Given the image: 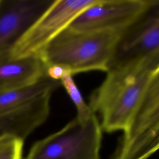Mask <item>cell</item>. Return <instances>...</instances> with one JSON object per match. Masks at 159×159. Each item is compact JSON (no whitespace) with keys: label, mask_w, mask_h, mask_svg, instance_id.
I'll return each mask as SVG.
<instances>
[{"label":"cell","mask_w":159,"mask_h":159,"mask_svg":"<svg viewBox=\"0 0 159 159\" xmlns=\"http://www.w3.org/2000/svg\"><path fill=\"white\" fill-rule=\"evenodd\" d=\"M2 90H4V89H2L0 88V91H2Z\"/></svg>","instance_id":"obj_14"},{"label":"cell","mask_w":159,"mask_h":159,"mask_svg":"<svg viewBox=\"0 0 159 159\" xmlns=\"http://www.w3.org/2000/svg\"><path fill=\"white\" fill-rule=\"evenodd\" d=\"M1 1H2V0H0V4H1Z\"/></svg>","instance_id":"obj_15"},{"label":"cell","mask_w":159,"mask_h":159,"mask_svg":"<svg viewBox=\"0 0 159 159\" xmlns=\"http://www.w3.org/2000/svg\"><path fill=\"white\" fill-rule=\"evenodd\" d=\"M60 81L61 85L65 88L70 98L75 104L77 111L76 117L78 118L86 119L95 114L89 104L83 99L79 88L73 78V75L66 73Z\"/></svg>","instance_id":"obj_12"},{"label":"cell","mask_w":159,"mask_h":159,"mask_svg":"<svg viewBox=\"0 0 159 159\" xmlns=\"http://www.w3.org/2000/svg\"><path fill=\"white\" fill-rule=\"evenodd\" d=\"M159 74V53L109 69L90 96L89 106L102 130H124L152 79Z\"/></svg>","instance_id":"obj_1"},{"label":"cell","mask_w":159,"mask_h":159,"mask_svg":"<svg viewBox=\"0 0 159 159\" xmlns=\"http://www.w3.org/2000/svg\"><path fill=\"white\" fill-rule=\"evenodd\" d=\"M45 75V67L38 57L0 59V88L4 90L31 84Z\"/></svg>","instance_id":"obj_10"},{"label":"cell","mask_w":159,"mask_h":159,"mask_svg":"<svg viewBox=\"0 0 159 159\" xmlns=\"http://www.w3.org/2000/svg\"><path fill=\"white\" fill-rule=\"evenodd\" d=\"M159 147V74L132 114L114 159H147Z\"/></svg>","instance_id":"obj_4"},{"label":"cell","mask_w":159,"mask_h":159,"mask_svg":"<svg viewBox=\"0 0 159 159\" xmlns=\"http://www.w3.org/2000/svg\"><path fill=\"white\" fill-rule=\"evenodd\" d=\"M24 140L10 134L0 136V159H22Z\"/></svg>","instance_id":"obj_13"},{"label":"cell","mask_w":159,"mask_h":159,"mask_svg":"<svg viewBox=\"0 0 159 159\" xmlns=\"http://www.w3.org/2000/svg\"><path fill=\"white\" fill-rule=\"evenodd\" d=\"M159 0H98L84 10L70 27L81 30L123 32Z\"/></svg>","instance_id":"obj_6"},{"label":"cell","mask_w":159,"mask_h":159,"mask_svg":"<svg viewBox=\"0 0 159 159\" xmlns=\"http://www.w3.org/2000/svg\"><path fill=\"white\" fill-rule=\"evenodd\" d=\"M122 32L81 30L70 26L55 37L37 55L47 68L60 66L67 73L107 72Z\"/></svg>","instance_id":"obj_2"},{"label":"cell","mask_w":159,"mask_h":159,"mask_svg":"<svg viewBox=\"0 0 159 159\" xmlns=\"http://www.w3.org/2000/svg\"><path fill=\"white\" fill-rule=\"evenodd\" d=\"M53 0L2 1L0 4V59L50 6Z\"/></svg>","instance_id":"obj_8"},{"label":"cell","mask_w":159,"mask_h":159,"mask_svg":"<svg viewBox=\"0 0 159 159\" xmlns=\"http://www.w3.org/2000/svg\"><path fill=\"white\" fill-rule=\"evenodd\" d=\"M156 53H159V2L121 33L109 70Z\"/></svg>","instance_id":"obj_7"},{"label":"cell","mask_w":159,"mask_h":159,"mask_svg":"<svg viewBox=\"0 0 159 159\" xmlns=\"http://www.w3.org/2000/svg\"><path fill=\"white\" fill-rule=\"evenodd\" d=\"M102 129L96 114L76 117L58 131L36 142L25 159H99Z\"/></svg>","instance_id":"obj_3"},{"label":"cell","mask_w":159,"mask_h":159,"mask_svg":"<svg viewBox=\"0 0 159 159\" xmlns=\"http://www.w3.org/2000/svg\"><path fill=\"white\" fill-rule=\"evenodd\" d=\"M98 0H53L12 47L9 58L37 57L74 19Z\"/></svg>","instance_id":"obj_5"},{"label":"cell","mask_w":159,"mask_h":159,"mask_svg":"<svg viewBox=\"0 0 159 159\" xmlns=\"http://www.w3.org/2000/svg\"><path fill=\"white\" fill-rule=\"evenodd\" d=\"M60 86V81L53 80L45 73L31 84L1 91L0 114L25 105L44 94H52Z\"/></svg>","instance_id":"obj_11"},{"label":"cell","mask_w":159,"mask_h":159,"mask_svg":"<svg viewBox=\"0 0 159 159\" xmlns=\"http://www.w3.org/2000/svg\"><path fill=\"white\" fill-rule=\"evenodd\" d=\"M51 95H43L16 109L1 113L0 136L10 134L24 140L47 119Z\"/></svg>","instance_id":"obj_9"}]
</instances>
